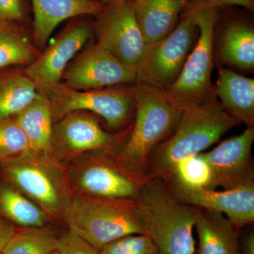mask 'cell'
I'll list each match as a JSON object with an SVG mask.
<instances>
[{"label": "cell", "mask_w": 254, "mask_h": 254, "mask_svg": "<svg viewBox=\"0 0 254 254\" xmlns=\"http://www.w3.org/2000/svg\"><path fill=\"white\" fill-rule=\"evenodd\" d=\"M137 205L145 235L161 254H195L197 208L178 201L160 179L140 185Z\"/></svg>", "instance_id": "cell-3"}, {"label": "cell", "mask_w": 254, "mask_h": 254, "mask_svg": "<svg viewBox=\"0 0 254 254\" xmlns=\"http://www.w3.org/2000/svg\"><path fill=\"white\" fill-rule=\"evenodd\" d=\"M81 17L68 24L54 42L25 68L24 72L38 88L60 83L70 62L89 39L91 24Z\"/></svg>", "instance_id": "cell-15"}, {"label": "cell", "mask_w": 254, "mask_h": 254, "mask_svg": "<svg viewBox=\"0 0 254 254\" xmlns=\"http://www.w3.org/2000/svg\"><path fill=\"white\" fill-rule=\"evenodd\" d=\"M49 254H60L58 253V251L55 250V251H54V252H51V253H50Z\"/></svg>", "instance_id": "cell-35"}, {"label": "cell", "mask_w": 254, "mask_h": 254, "mask_svg": "<svg viewBox=\"0 0 254 254\" xmlns=\"http://www.w3.org/2000/svg\"><path fill=\"white\" fill-rule=\"evenodd\" d=\"M168 180H173L184 186L214 190L211 169L203 153L181 160Z\"/></svg>", "instance_id": "cell-27"}, {"label": "cell", "mask_w": 254, "mask_h": 254, "mask_svg": "<svg viewBox=\"0 0 254 254\" xmlns=\"http://www.w3.org/2000/svg\"><path fill=\"white\" fill-rule=\"evenodd\" d=\"M94 29L97 45L123 63L136 67L147 45L137 22L131 0H116L105 5L96 16Z\"/></svg>", "instance_id": "cell-9"}, {"label": "cell", "mask_w": 254, "mask_h": 254, "mask_svg": "<svg viewBox=\"0 0 254 254\" xmlns=\"http://www.w3.org/2000/svg\"><path fill=\"white\" fill-rule=\"evenodd\" d=\"M218 55L230 66L251 71L254 68V28L241 15L226 14L219 18Z\"/></svg>", "instance_id": "cell-17"}, {"label": "cell", "mask_w": 254, "mask_h": 254, "mask_svg": "<svg viewBox=\"0 0 254 254\" xmlns=\"http://www.w3.org/2000/svg\"><path fill=\"white\" fill-rule=\"evenodd\" d=\"M63 79L76 90L103 89L136 82V68L123 63L95 44L81 53L64 72Z\"/></svg>", "instance_id": "cell-13"}, {"label": "cell", "mask_w": 254, "mask_h": 254, "mask_svg": "<svg viewBox=\"0 0 254 254\" xmlns=\"http://www.w3.org/2000/svg\"><path fill=\"white\" fill-rule=\"evenodd\" d=\"M209 4L220 9L229 6H238L244 9L254 11V0H207Z\"/></svg>", "instance_id": "cell-31"}, {"label": "cell", "mask_w": 254, "mask_h": 254, "mask_svg": "<svg viewBox=\"0 0 254 254\" xmlns=\"http://www.w3.org/2000/svg\"><path fill=\"white\" fill-rule=\"evenodd\" d=\"M6 175L48 215H63L71 195L66 178L53 155L32 153L8 165Z\"/></svg>", "instance_id": "cell-8"}, {"label": "cell", "mask_w": 254, "mask_h": 254, "mask_svg": "<svg viewBox=\"0 0 254 254\" xmlns=\"http://www.w3.org/2000/svg\"><path fill=\"white\" fill-rule=\"evenodd\" d=\"M133 91L136 108L131 130L123 144L109 153L115 163L141 185L148 180L150 155L173 133L183 105L158 87L136 83Z\"/></svg>", "instance_id": "cell-1"}, {"label": "cell", "mask_w": 254, "mask_h": 254, "mask_svg": "<svg viewBox=\"0 0 254 254\" xmlns=\"http://www.w3.org/2000/svg\"><path fill=\"white\" fill-rule=\"evenodd\" d=\"M240 254H254V232H249L242 240Z\"/></svg>", "instance_id": "cell-33"}, {"label": "cell", "mask_w": 254, "mask_h": 254, "mask_svg": "<svg viewBox=\"0 0 254 254\" xmlns=\"http://www.w3.org/2000/svg\"><path fill=\"white\" fill-rule=\"evenodd\" d=\"M95 1H98V2L103 5H106L110 2H113L114 1H116V0H95Z\"/></svg>", "instance_id": "cell-34"}, {"label": "cell", "mask_w": 254, "mask_h": 254, "mask_svg": "<svg viewBox=\"0 0 254 254\" xmlns=\"http://www.w3.org/2000/svg\"><path fill=\"white\" fill-rule=\"evenodd\" d=\"M40 89L50 100L55 120L76 112H90L103 118L110 128L116 130L128 126L134 118L133 88L76 90L58 83Z\"/></svg>", "instance_id": "cell-6"}, {"label": "cell", "mask_w": 254, "mask_h": 254, "mask_svg": "<svg viewBox=\"0 0 254 254\" xmlns=\"http://www.w3.org/2000/svg\"><path fill=\"white\" fill-rule=\"evenodd\" d=\"M56 250L60 254H100L91 244L70 230L58 238Z\"/></svg>", "instance_id": "cell-29"}, {"label": "cell", "mask_w": 254, "mask_h": 254, "mask_svg": "<svg viewBox=\"0 0 254 254\" xmlns=\"http://www.w3.org/2000/svg\"><path fill=\"white\" fill-rule=\"evenodd\" d=\"M194 227L198 238L195 254H240V231L223 214L197 208Z\"/></svg>", "instance_id": "cell-19"}, {"label": "cell", "mask_w": 254, "mask_h": 254, "mask_svg": "<svg viewBox=\"0 0 254 254\" xmlns=\"http://www.w3.org/2000/svg\"><path fill=\"white\" fill-rule=\"evenodd\" d=\"M190 0H131L147 46L166 36L176 26Z\"/></svg>", "instance_id": "cell-20"}, {"label": "cell", "mask_w": 254, "mask_h": 254, "mask_svg": "<svg viewBox=\"0 0 254 254\" xmlns=\"http://www.w3.org/2000/svg\"><path fill=\"white\" fill-rule=\"evenodd\" d=\"M73 168L76 195L116 201H136L140 185L115 163L109 151H99Z\"/></svg>", "instance_id": "cell-10"}, {"label": "cell", "mask_w": 254, "mask_h": 254, "mask_svg": "<svg viewBox=\"0 0 254 254\" xmlns=\"http://www.w3.org/2000/svg\"><path fill=\"white\" fill-rule=\"evenodd\" d=\"M254 127H247L240 134L227 138L213 149L203 153L211 169L214 190L254 185L252 150Z\"/></svg>", "instance_id": "cell-14"}, {"label": "cell", "mask_w": 254, "mask_h": 254, "mask_svg": "<svg viewBox=\"0 0 254 254\" xmlns=\"http://www.w3.org/2000/svg\"><path fill=\"white\" fill-rule=\"evenodd\" d=\"M182 105L181 116L173 133L150 155L148 180H168L181 160L203 153L240 125L224 110L218 100Z\"/></svg>", "instance_id": "cell-2"}, {"label": "cell", "mask_w": 254, "mask_h": 254, "mask_svg": "<svg viewBox=\"0 0 254 254\" xmlns=\"http://www.w3.org/2000/svg\"><path fill=\"white\" fill-rule=\"evenodd\" d=\"M214 93L230 117L247 127H254V78L220 66Z\"/></svg>", "instance_id": "cell-18"}, {"label": "cell", "mask_w": 254, "mask_h": 254, "mask_svg": "<svg viewBox=\"0 0 254 254\" xmlns=\"http://www.w3.org/2000/svg\"><path fill=\"white\" fill-rule=\"evenodd\" d=\"M39 88L23 71L0 76V120L16 117L36 99Z\"/></svg>", "instance_id": "cell-22"}, {"label": "cell", "mask_w": 254, "mask_h": 254, "mask_svg": "<svg viewBox=\"0 0 254 254\" xmlns=\"http://www.w3.org/2000/svg\"><path fill=\"white\" fill-rule=\"evenodd\" d=\"M0 254H1V252H0Z\"/></svg>", "instance_id": "cell-36"}, {"label": "cell", "mask_w": 254, "mask_h": 254, "mask_svg": "<svg viewBox=\"0 0 254 254\" xmlns=\"http://www.w3.org/2000/svg\"><path fill=\"white\" fill-rule=\"evenodd\" d=\"M130 130L110 133L93 116L71 113L53 126L52 154L69 158L88 152L113 151L126 140Z\"/></svg>", "instance_id": "cell-11"}, {"label": "cell", "mask_w": 254, "mask_h": 254, "mask_svg": "<svg viewBox=\"0 0 254 254\" xmlns=\"http://www.w3.org/2000/svg\"><path fill=\"white\" fill-rule=\"evenodd\" d=\"M63 215L70 231L100 251L124 237L144 233L136 201L71 195Z\"/></svg>", "instance_id": "cell-4"}, {"label": "cell", "mask_w": 254, "mask_h": 254, "mask_svg": "<svg viewBox=\"0 0 254 254\" xmlns=\"http://www.w3.org/2000/svg\"><path fill=\"white\" fill-rule=\"evenodd\" d=\"M15 120L27 137L33 153L53 155V113L44 92L39 88L34 101L18 114Z\"/></svg>", "instance_id": "cell-21"}, {"label": "cell", "mask_w": 254, "mask_h": 254, "mask_svg": "<svg viewBox=\"0 0 254 254\" xmlns=\"http://www.w3.org/2000/svg\"><path fill=\"white\" fill-rule=\"evenodd\" d=\"M58 237L45 227H23L8 241L2 254H49L56 250Z\"/></svg>", "instance_id": "cell-25"}, {"label": "cell", "mask_w": 254, "mask_h": 254, "mask_svg": "<svg viewBox=\"0 0 254 254\" xmlns=\"http://www.w3.org/2000/svg\"><path fill=\"white\" fill-rule=\"evenodd\" d=\"M198 34V27L186 6L173 31L147 46L136 66V83L168 88L181 73Z\"/></svg>", "instance_id": "cell-7"}, {"label": "cell", "mask_w": 254, "mask_h": 254, "mask_svg": "<svg viewBox=\"0 0 254 254\" xmlns=\"http://www.w3.org/2000/svg\"><path fill=\"white\" fill-rule=\"evenodd\" d=\"M28 18L27 0H0V23L24 24Z\"/></svg>", "instance_id": "cell-30"}, {"label": "cell", "mask_w": 254, "mask_h": 254, "mask_svg": "<svg viewBox=\"0 0 254 254\" xmlns=\"http://www.w3.org/2000/svg\"><path fill=\"white\" fill-rule=\"evenodd\" d=\"M186 7L194 19L198 34L180 76L165 91L182 104H200L216 100L211 75L215 30L222 9L212 6L207 0H190Z\"/></svg>", "instance_id": "cell-5"}, {"label": "cell", "mask_w": 254, "mask_h": 254, "mask_svg": "<svg viewBox=\"0 0 254 254\" xmlns=\"http://www.w3.org/2000/svg\"><path fill=\"white\" fill-rule=\"evenodd\" d=\"M163 182L178 201L223 214L239 231L254 221V185L216 190L184 186L173 180Z\"/></svg>", "instance_id": "cell-12"}, {"label": "cell", "mask_w": 254, "mask_h": 254, "mask_svg": "<svg viewBox=\"0 0 254 254\" xmlns=\"http://www.w3.org/2000/svg\"><path fill=\"white\" fill-rule=\"evenodd\" d=\"M30 2L33 14V41L39 50L46 48L60 23L81 16H96L105 6L95 0H30Z\"/></svg>", "instance_id": "cell-16"}, {"label": "cell", "mask_w": 254, "mask_h": 254, "mask_svg": "<svg viewBox=\"0 0 254 254\" xmlns=\"http://www.w3.org/2000/svg\"><path fill=\"white\" fill-rule=\"evenodd\" d=\"M38 57L23 24L0 23V68L28 65Z\"/></svg>", "instance_id": "cell-23"}, {"label": "cell", "mask_w": 254, "mask_h": 254, "mask_svg": "<svg viewBox=\"0 0 254 254\" xmlns=\"http://www.w3.org/2000/svg\"><path fill=\"white\" fill-rule=\"evenodd\" d=\"M33 153L27 137L16 120H0V162L9 164Z\"/></svg>", "instance_id": "cell-26"}, {"label": "cell", "mask_w": 254, "mask_h": 254, "mask_svg": "<svg viewBox=\"0 0 254 254\" xmlns=\"http://www.w3.org/2000/svg\"><path fill=\"white\" fill-rule=\"evenodd\" d=\"M14 232V227L11 223L0 219V252L4 249Z\"/></svg>", "instance_id": "cell-32"}, {"label": "cell", "mask_w": 254, "mask_h": 254, "mask_svg": "<svg viewBox=\"0 0 254 254\" xmlns=\"http://www.w3.org/2000/svg\"><path fill=\"white\" fill-rule=\"evenodd\" d=\"M0 208L7 218L23 227H44L49 220V215L39 205L12 189L1 190Z\"/></svg>", "instance_id": "cell-24"}, {"label": "cell", "mask_w": 254, "mask_h": 254, "mask_svg": "<svg viewBox=\"0 0 254 254\" xmlns=\"http://www.w3.org/2000/svg\"><path fill=\"white\" fill-rule=\"evenodd\" d=\"M100 254H161L153 240L143 234L128 235L108 244Z\"/></svg>", "instance_id": "cell-28"}]
</instances>
